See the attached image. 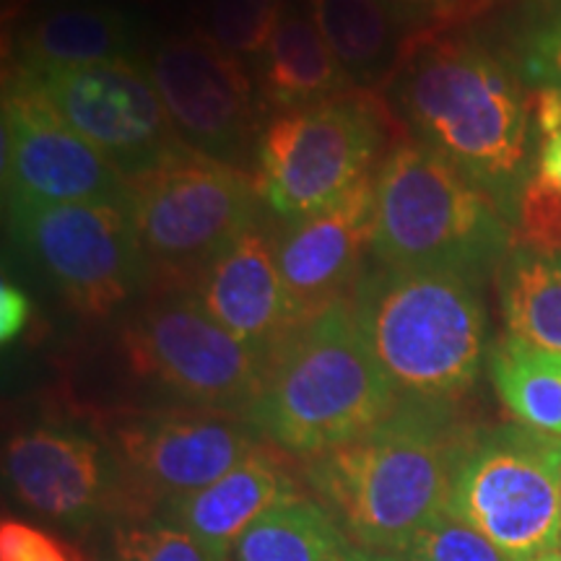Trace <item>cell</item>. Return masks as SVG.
<instances>
[{"label":"cell","mask_w":561,"mask_h":561,"mask_svg":"<svg viewBox=\"0 0 561 561\" xmlns=\"http://www.w3.org/2000/svg\"><path fill=\"white\" fill-rule=\"evenodd\" d=\"M413 140L447 159L512 227L538 167L530 91L481 37L411 32L382 87Z\"/></svg>","instance_id":"6da1fadb"},{"label":"cell","mask_w":561,"mask_h":561,"mask_svg":"<svg viewBox=\"0 0 561 561\" xmlns=\"http://www.w3.org/2000/svg\"><path fill=\"white\" fill-rule=\"evenodd\" d=\"M462 439L450 403L401 401L364 437L310 458L305 476L359 549L401 551L450 504Z\"/></svg>","instance_id":"7a4b0ae2"},{"label":"cell","mask_w":561,"mask_h":561,"mask_svg":"<svg viewBox=\"0 0 561 561\" xmlns=\"http://www.w3.org/2000/svg\"><path fill=\"white\" fill-rule=\"evenodd\" d=\"M398 403L354 305L343 299L273 351L261 398L244 421L261 439L310 460L364 437Z\"/></svg>","instance_id":"3957f363"},{"label":"cell","mask_w":561,"mask_h":561,"mask_svg":"<svg viewBox=\"0 0 561 561\" xmlns=\"http://www.w3.org/2000/svg\"><path fill=\"white\" fill-rule=\"evenodd\" d=\"M354 314L401 401L453 403L486 362V312L479 280L453 271L371 265Z\"/></svg>","instance_id":"277c9868"},{"label":"cell","mask_w":561,"mask_h":561,"mask_svg":"<svg viewBox=\"0 0 561 561\" xmlns=\"http://www.w3.org/2000/svg\"><path fill=\"white\" fill-rule=\"evenodd\" d=\"M515 227L486 193L419 140H403L375 178L371 255L388 268L453 271L481 280L507 261Z\"/></svg>","instance_id":"5b68a950"},{"label":"cell","mask_w":561,"mask_h":561,"mask_svg":"<svg viewBox=\"0 0 561 561\" xmlns=\"http://www.w3.org/2000/svg\"><path fill=\"white\" fill-rule=\"evenodd\" d=\"M447 510L512 561L561 543V437L525 424L466 434Z\"/></svg>","instance_id":"8992f818"},{"label":"cell","mask_w":561,"mask_h":561,"mask_svg":"<svg viewBox=\"0 0 561 561\" xmlns=\"http://www.w3.org/2000/svg\"><path fill=\"white\" fill-rule=\"evenodd\" d=\"M385 104L371 91L278 112L257 140V187L284 221L318 214L371 178Z\"/></svg>","instance_id":"52a82bcc"},{"label":"cell","mask_w":561,"mask_h":561,"mask_svg":"<svg viewBox=\"0 0 561 561\" xmlns=\"http://www.w3.org/2000/svg\"><path fill=\"white\" fill-rule=\"evenodd\" d=\"M257 201L255 178L193 149L130 180V214L151 276L195 284L257 221Z\"/></svg>","instance_id":"ba28073f"},{"label":"cell","mask_w":561,"mask_h":561,"mask_svg":"<svg viewBox=\"0 0 561 561\" xmlns=\"http://www.w3.org/2000/svg\"><path fill=\"white\" fill-rule=\"evenodd\" d=\"M123 348L138 377L187 409L248 416L261 398L271 356L219 325L193 291L151 301L123 331Z\"/></svg>","instance_id":"9c48e42d"},{"label":"cell","mask_w":561,"mask_h":561,"mask_svg":"<svg viewBox=\"0 0 561 561\" xmlns=\"http://www.w3.org/2000/svg\"><path fill=\"white\" fill-rule=\"evenodd\" d=\"M13 237L73 310L104 318L151 278L130 203H16Z\"/></svg>","instance_id":"30bf717a"},{"label":"cell","mask_w":561,"mask_h":561,"mask_svg":"<svg viewBox=\"0 0 561 561\" xmlns=\"http://www.w3.org/2000/svg\"><path fill=\"white\" fill-rule=\"evenodd\" d=\"M94 144L128 180L191 151L174 130L149 70L136 60L19 68L13 79Z\"/></svg>","instance_id":"8fae6325"},{"label":"cell","mask_w":561,"mask_h":561,"mask_svg":"<svg viewBox=\"0 0 561 561\" xmlns=\"http://www.w3.org/2000/svg\"><path fill=\"white\" fill-rule=\"evenodd\" d=\"M107 439L125 512L136 517L157 515L261 450V434L242 416L201 409L128 413L112 424Z\"/></svg>","instance_id":"7c38bea8"},{"label":"cell","mask_w":561,"mask_h":561,"mask_svg":"<svg viewBox=\"0 0 561 561\" xmlns=\"http://www.w3.org/2000/svg\"><path fill=\"white\" fill-rule=\"evenodd\" d=\"M144 66L182 144L248 172L261 128L242 60L208 32H187L161 39Z\"/></svg>","instance_id":"4fadbf2b"},{"label":"cell","mask_w":561,"mask_h":561,"mask_svg":"<svg viewBox=\"0 0 561 561\" xmlns=\"http://www.w3.org/2000/svg\"><path fill=\"white\" fill-rule=\"evenodd\" d=\"M3 198L16 203H130V180L81 133L16 81L3 91Z\"/></svg>","instance_id":"5bb4252c"},{"label":"cell","mask_w":561,"mask_h":561,"mask_svg":"<svg viewBox=\"0 0 561 561\" xmlns=\"http://www.w3.org/2000/svg\"><path fill=\"white\" fill-rule=\"evenodd\" d=\"M5 476L19 500L62 523H91L125 510L115 455L81 432H21L5 445Z\"/></svg>","instance_id":"9a60e30c"},{"label":"cell","mask_w":561,"mask_h":561,"mask_svg":"<svg viewBox=\"0 0 561 561\" xmlns=\"http://www.w3.org/2000/svg\"><path fill=\"white\" fill-rule=\"evenodd\" d=\"M375 231V178L318 214L291 219L280 227L276 261L299 325L343 301V294L362 278L364 248Z\"/></svg>","instance_id":"2e32d148"},{"label":"cell","mask_w":561,"mask_h":561,"mask_svg":"<svg viewBox=\"0 0 561 561\" xmlns=\"http://www.w3.org/2000/svg\"><path fill=\"white\" fill-rule=\"evenodd\" d=\"M193 297L219 325L268 356L299 328L278 271L276 240L257 221L208 263Z\"/></svg>","instance_id":"e0dca14e"},{"label":"cell","mask_w":561,"mask_h":561,"mask_svg":"<svg viewBox=\"0 0 561 561\" xmlns=\"http://www.w3.org/2000/svg\"><path fill=\"white\" fill-rule=\"evenodd\" d=\"M291 491L297 489L280 462L257 450L219 481L164 504L157 517L191 533L214 559L229 561L242 533Z\"/></svg>","instance_id":"ac0fdd59"},{"label":"cell","mask_w":561,"mask_h":561,"mask_svg":"<svg viewBox=\"0 0 561 561\" xmlns=\"http://www.w3.org/2000/svg\"><path fill=\"white\" fill-rule=\"evenodd\" d=\"M140 39V21L130 11L100 0H73L42 11L21 30L16 66L55 68L136 60Z\"/></svg>","instance_id":"d6986e66"},{"label":"cell","mask_w":561,"mask_h":561,"mask_svg":"<svg viewBox=\"0 0 561 561\" xmlns=\"http://www.w3.org/2000/svg\"><path fill=\"white\" fill-rule=\"evenodd\" d=\"M359 91L348 81L310 13L289 9L261 55V94L271 110L286 112Z\"/></svg>","instance_id":"ffe728a7"},{"label":"cell","mask_w":561,"mask_h":561,"mask_svg":"<svg viewBox=\"0 0 561 561\" xmlns=\"http://www.w3.org/2000/svg\"><path fill=\"white\" fill-rule=\"evenodd\" d=\"M307 9L356 89L388 83L411 30L382 0H307Z\"/></svg>","instance_id":"44dd1931"},{"label":"cell","mask_w":561,"mask_h":561,"mask_svg":"<svg viewBox=\"0 0 561 561\" xmlns=\"http://www.w3.org/2000/svg\"><path fill=\"white\" fill-rule=\"evenodd\" d=\"M356 551L314 496L291 491L242 533L229 561H354Z\"/></svg>","instance_id":"7402d4cb"},{"label":"cell","mask_w":561,"mask_h":561,"mask_svg":"<svg viewBox=\"0 0 561 561\" xmlns=\"http://www.w3.org/2000/svg\"><path fill=\"white\" fill-rule=\"evenodd\" d=\"M500 301L512 339L561 354V248H512L500 268Z\"/></svg>","instance_id":"603a6c76"},{"label":"cell","mask_w":561,"mask_h":561,"mask_svg":"<svg viewBox=\"0 0 561 561\" xmlns=\"http://www.w3.org/2000/svg\"><path fill=\"white\" fill-rule=\"evenodd\" d=\"M489 371L512 416L561 437V354L507 335L489 351Z\"/></svg>","instance_id":"cb8c5ba5"},{"label":"cell","mask_w":561,"mask_h":561,"mask_svg":"<svg viewBox=\"0 0 561 561\" xmlns=\"http://www.w3.org/2000/svg\"><path fill=\"white\" fill-rule=\"evenodd\" d=\"M496 53L525 89L561 96V0H517Z\"/></svg>","instance_id":"d4e9b609"},{"label":"cell","mask_w":561,"mask_h":561,"mask_svg":"<svg viewBox=\"0 0 561 561\" xmlns=\"http://www.w3.org/2000/svg\"><path fill=\"white\" fill-rule=\"evenodd\" d=\"M286 16V0H208V34L237 58L265 53Z\"/></svg>","instance_id":"484cf974"},{"label":"cell","mask_w":561,"mask_h":561,"mask_svg":"<svg viewBox=\"0 0 561 561\" xmlns=\"http://www.w3.org/2000/svg\"><path fill=\"white\" fill-rule=\"evenodd\" d=\"M107 561H219L191 533L161 517H136L112 528Z\"/></svg>","instance_id":"4316f807"},{"label":"cell","mask_w":561,"mask_h":561,"mask_svg":"<svg viewBox=\"0 0 561 561\" xmlns=\"http://www.w3.org/2000/svg\"><path fill=\"white\" fill-rule=\"evenodd\" d=\"M396 553L411 561H512L500 546L450 510L439 512Z\"/></svg>","instance_id":"83f0119b"},{"label":"cell","mask_w":561,"mask_h":561,"mask_svg":"<svg viewBox=\"0 0 561 561\" xmlns=\"http://www.w3.org/2000/svg\"><path fill=\"white\" fill-rule=\"evenodd\" d=\"M411 32L458 30L460 24L494 9L500 0H382Z\"/></svg>","instance_id":"f1b7e54d"},{"label":"cell","mask_w":561,"mask_h":561,"mask_svg":"<svg viewBox=\"0 0 561 561\" xmlns=\"http://www.w3.org/2000/svg\"><path fill=\"white\" fill-rule=\"evenodd\" d=\"M32 318V299L26 291H21L16 284L3 280L0 286V341L9 346L13 339H19L21 331L30 325Z\"/></svg>","instance_id":"f546056e"},{"label":"cell","mask_w":561,"mask_h":561,"mask_svg":"<svg viewBox=\"0 0 561 561\" xmlns=\"http://www.w3.org/2000/svg\"><path fill=\"white\" fill-rule=\"evenodd\" d=\"M536 178L541 180L549 191L561 195V128L546 133V136L538 140Z\"/></svg>","instance_id":"4dcf8cb0"},{"label":"cell","mask_w":561,"mask_h":561,"mask_svg":"<svg viewBox=\"0 0 561 561\" xmlns=\"http://www.w3.org/2000/svg\"><path fill=\"white\" fill-rule=\"evenodd\" d=\"M34 561H79V559H76L66 546H60L58 541H53V538H47L37 557H34Z\"/></svg>","instance_id":"1f68e13d"},{"label":"cell","mask_w":561,"mask_h":561,"mask_svg":"<svg viewBox=\"0 0 561 561\" xmlns=\"http://www.w3.org/2000/svg\"><path fill=\"white\" fill-rule=\"evenodd\" d=\"M354 561H411V559H405L403 553H396V551H367V549H359V551H356Z\"/></svg>","instance_id":"d6a6232c"},{"label":"cell","mask_w":561,"mask_h":561,"mask_svg":"<svg viewBox=\"0 0 561 561\" xmlns=\"http://www.w3.org/2000/svg\"><path fill=\"white\" fill-rule=\"evenodd\" d=\"M32 0H3V21L9 24V21H13L21 13V9L24 5H30Z\"/></svg>","instance_id":"836d02e7"},{"label":"cell","mask_w":561,"mask_h":561,"mask_svg":"<svg viewBox=\"0 0 561 561\" xmlns=\"http://www.w3.org/2000/svg\"><path fill=\"white\" fill-rule=\"evenodd\" d=\"M533 561H561V546H557V549L541 553V557H536Z\"/></svg>","instance_id":"e575fe53"},{"label":"cell","mask_w":561,"mask_h":561,"mask_svg":"<svg viewBox=\"0 0 561 561\" xmlns=\"http://www.w3.org/2000/svg\"><path fill=\"white\" fill-rule=\"evenodd\" d=\"M100 3H104V0H100Z\"/></svg>","instance_id":"d590c367"},{"label":"cell","mask_w":561,"mask_h":561,"mask_svg":"<svg viewBox=\"0 0 561 561\" xmlns=\"http://www.w3.org/2000/svg\"><path fill=\"white\" fill-rule=\"evenodd\" d=\"M559 546H561V543H559Z\"/></svg>","instance_id":"8d00e7d4"}]
</instances>
